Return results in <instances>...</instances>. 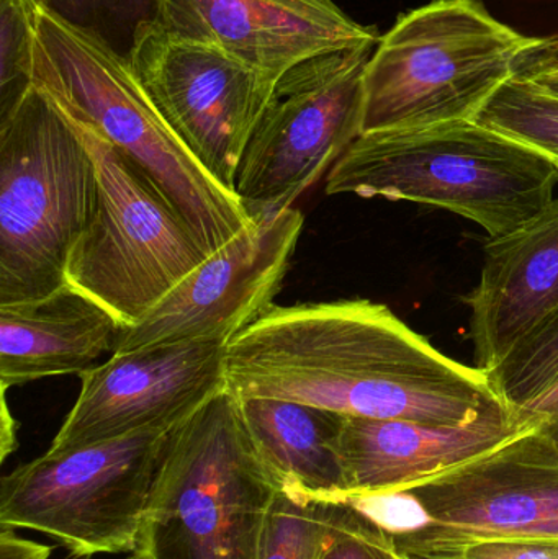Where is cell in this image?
<instances>
[{
  "instance_id": "28",
  "label": "cell",
  "mask_w": 558,
  "mask_h": 559,
  "mask_svg": "<svg viewBox=\"0 0 558 559\" xmlns=\"http://www.w3.org/2000/svg\"><path fill=\"white\" fill-rule=\"evenodd\" d=\"M52 547L20 537L16 528L0 525V559H49Z\"/></svg>"
},
{
  "instance_id": "21",
  "label": "cell",
  "mask_w": 558,
  "mask_h": 559,
  "mask_svg": "<svg viewBox=\"0 0 558 559\" xmlns=\"http://www.w3.org/2000/svg\"><path fill=\"white\" fill-rule=\"evenodd\" d=\"M475 121L539 151L558 166V97L530 79L514 75Z\"/></svg>"
},
{
  "instance_id": "11",
  "label": "cell",
  "mask_w": 558,
  "mask_h": 559,
  "mask_svg": "<svg viewBox=\"0 0 558 559\" xmlns=\"http://www.w3.org/2000/svg\"><path fill=\"white\" fill-rule=\"evenodd\" d=\"M128 71L187 150L235 192L242 154L278 78L161 28L144 36Z\"/></svg>"
},
{
  "instance_id": "32",
  "label": "cell",
  "mask_w": 558,
  "mask_h": 559,
  "mask_svg": "<svg viewBox=\"0 0 558 559\" xmlns=\"http://www.w3.org/2000/svg\"><path fill=\"white\" fill-rule=\"evenodd\" d=\"M393 559H413V558H409V557H406V555L400 554V551L396 550L395 545H393Z\"/></svg>"
},
{
  "instance_id": "12",
  "label": "cell",
  "mask_w": 558,
  "mask_h": 559,
  "mask_svg": "<svg viewBox=\"0 0 558 559\" xmlns=\"http://www.w3.org/2000/svg\"><path fill=\"white\" fill-rule=\"evenodd\" d=\"M298 210L252 218L140 322L123 328L114 354L190 341H225L274 306L304 231Z\"/></svg>"
},
{
  "instance_id": "25",
  "label": "cell",
  "mask_w": 558,
  "mask_h": 559,
  "mask_svg": "<svg viewBox=\"0 0 558 559\" xmlns=\"http://www.w3.org/2000/svg\"><path fill=\"white\" fill-rule=\"evenodd\" d=\"M321 559H393V542L356 512Z\"/></svg>"
},
{
  "instance_id": "3",
  "label": "cell",
  "mask_w": 558,
  "mask_h": 559,
  "mask_svg": "<svg viewBox=\"0 0 558 559\" xmlns=\"http://www.w3.org/2000/svg\"><path fill=\"white\" fill-rule=\"evenodd\" d=\"M275 481L239 400L218 391L170 436L138 534V559H259Z\"/></svg>"
},
{
  "instance_id": "29",
  "label": "cell",
  "mask_w": 558,
  "mask_h": 559,
  "mask_svg": "<svg viewBox=\"0 0 558 559\" xmlns=\"http://www.w3.org/2000/svg\"><path fill=\"white\" fill-rule=\"evenodd\" d=\"M523 413L539 419V430L558 450V381L536 401L523 407Z\"/></svg>"
},
{
  "instance_id": "8",
  "label": "cell",
  "mask_w": 558,
  "mask_h": 559,
  "mask_svg": "<svg viewBox=\"0 0 558 559\" xmlns=\"http://www.w3.org/2000/svg\"><path fill=\"white\" fill-rule=\"evenodd\" d=\"M180 423L58 455L46 452L20 465L0 485V525L46 535L74 559L133 555L154 479Z\"/></svg>"
},
{
  "instance_id": "22",
  "label": "cell",
  "mask_w": 558,
  "mask_h": 559,
  "mask_svg": "<svg viewBox=\"0 0 558 559\" xmlns=\"http://www.w3.org/2000/svg\"><path fill=\"white\" fill-rule=\"evenodd\" d=\"M495 393L513 409H523L558 381V314L521 342L494 370Z\"/></svg>"
},
{
  "instance_id": "19",
  "label": "cell",
  "mask_w": 558,
  "mask_h": 559,
  "mask_svg": "<svg viewBox=\"0 0 558 559\" xmlns=\"http://www.w3.org/2000/svg\"><path fill=\"white\" fill-rule=\"evenodd\" d=\"M39 10L130 69L144 36L159 28L163 0H36Z\"/></svg>"
},
{
  "instance_id": "17",
  "label": "cell",
  "mask_w": 558,
  "mask_h": 559,
  "mask_svg": "<svg viewBox=\"0 0 558 559\" xmlns=\"http://www.w3.org/2000/svg\"><path fill=\"white\" fill-rule=\"evenodd\" d=\"M121 322L66 283L51 295L0 306L2 390L59 374H82L117 347Z\"/></svg>"
},
{
  "instance_id": "15",
  "label": "cell",
  "mask_w": 558,
  "mask_h": 559,
  "mask_svg": "<svg viewBox=\"0 0 558 559\" xmlns=\"http://www.w3.org/2000/svg\"><path fill=\"white\" fill-rule=\"evenodd\" d=\"M484 252L464 301L475 361L487 373L558 314V197L526 225L490 238Z\"/></svg>"
},
{
  "instance_id": "27",
  "label": "cell",
  "mask_w": 558,
  "mask_h": 559,
  "mask_svg": "<svg viewBox=\"0 0 558 559\" xmlns=\"http://www.w3.org/2000/svg\"><path fill=\"white\" fill-rule=\"evenodd\" d=\"M547 41L549 38L536 51L523 59L518 74L530 79L544 91L558 97V55L547 46Z\"/></svg>"
},
{
  "instance_id": "9",
  "label": "cell",
  "mask_w": 558,
  "mask_h": 559,
  "mask_svg": "<svg viewBox=\"0 0 558 559\" xmlns=\"http://www.w3.org/2000/svg\"><path fill=\"white\" fill-rule=\"evenodd\" d=\"M377 45L327 52L278 78L236 173L249 218L292 209L363 134L364 74Z\"/></svg>"
},
{
  "instance_id": "4",
  "label": "cell",
  "mask_w": 558,
  "mask_h": 559,
  "mask_svg": "<svg viewBox=\"0 0 558 559\" xmlns=\"http://www.w3.org/2000/svg\"><path fill=\"white\" fill-rule=\"evenodd\" d=\"M547 38L521 35L484 0H431L396 19L364 74V133L475 121Z\"/></svg>"
},
{
  "instance_id": "2",
  "label": "cell",
  "mask_w": 558,
  "mask_h": 559,
  "mask_svg": "<svg viewBox=\"0 0 558 559\" xmlns=\"http://www.w3.org/2000/svg\"><path fill=\"white\" fill-rule=\"evenodd\" d=\"M558 166L477 121L364 133L331 167L328 195L438 206L501 238L556 197Z\"/></svg>"
},
{
  "instance_id": "1",
  "label": "cell",
  "mask_w": 558,
  "mask_h": 559,
  "mask_svg": "<svg viewBox=\"0 0 558 559\" xmlns=\"http://www.w3.org/2000/svg\"><path fill=\"white\" fill-rule=\"evenodd\" d=\"M226 388L351 417L459 426L511 413L487 373L370 299L272 306L226 342Z\"/></svg>"
},
{
  "instance_id": "6",
  "label": "cell",
  "mask_w": 558,
  "mask_h": 559,
  "mask_svg": "<svg viewBox=\"0 0 558 559\" xmlns=\"http://www.w3.org/2000/svg\"><path fill=\"white\" fill-rule=\"evenodd\" d=\"M95 192L87 144L55 98L33 85L0 120V306L66 285Z\"/></svg>"
},
{
  "instance_id": "31",
  "label": "cell",
  "mask_w": 558,
  "mask_h": 559,
  "mask_svg": "<svg viewBox=\"0 0 558 559\" xmlns=\"http://www.w3.org/2000/svg\"><path fill=\"white\" fill-rule=\"evenodd\" d=\"M547 46H549V48L553 49V51L557 52L558 55V36H556V38H549V41H547Z\"/></svg>"
},
{
  "instance_id": "16",
  "label": "cell",
  "mask_w": 558,
  "mask_h": 559,
  "mask_svg": "<svg viewBox=\"0 0 558 559\" xmlns=\"http://www.w3.org/2000/svg\"><path fill=\"white\" fill-rule=\"evenodd\" d=\"M539 424L537 417L518 409L459 426L346 416L341 433L347 479L343 498L408 488L484 455Z\"/></svg>"
},
{
  "instance_id": "23",
  "label": "cell",
  "mask_w": 558,
  "mask_h": 559,
  "mask_svg": "<svg viewBox=\"0 0 558 559\" xmlns=\"http://www.w3.org/2000/svg\"><path fill=\"white\" fill-rule=\"evenodd\" d=\"M36 0H0V120L35 85Z\"/></svg>"
},
{
  "instance_id": "24",
  "label": "cell",
  "mask_w": 558,
  "mask_h": 559,
  "mask_svg": "<svg viewBox=\"0 0 558 559\" xmlns=\"http://www.w3.org/2000/svg\"><path fill=\"white\" fill-rule=\"evenodd\" d=\"M360 518L392 538L416 534L431 524L423 502L406 489L395 491L359 492L341 499Z\"/></svg>"
},
{
  "instance_id": "5",
  "label": "cell",
  "mask_w": 558,
  "mask_h": 559,
  "mask_svg": "<svg viewBox=\"0 0 558 559\" xmlns=\"http://www.w3.org/2000/svg\"><path fill=\"white\" fill-rule=\"evenodd\" d=\"M35 84L68 117L130 157L169 200L206 254L222 249L252 219L170 130L131 72L38 10Z\"/></svg>"
},
{
  "instance_id": "13",
  "label": "cell",
  "mask_w": 558,
  "mask_h": 559,
  "mask_svg": "<svg viewBox=\"0 0 558 559\" xmlns=\"http://www.w3.org/2000/svg\"><path fill=\"white\" fill-rule=\"evenodd\" d=\"M225 341H190L111 354L79 374L81 393L49 445L69 452L186 419L225 390Z\"/></svg>"
},
{
  "instance_id": "30",
  "label": "cell",
  "mask_w": 558,
  "mask_h": 559,
  "mask_svg": "<svg viewBox=\"0 0 558 559\" xmlns=\"http://www.w3.org/2000/svg\"><path fill=\"white\" fill-rule=\"evenodd\" d=\"M5 391L2 390V432H0V455L2 462H5L10 453L15 452L16 449V423L10 416L9 406H7Z\"/></svg>"
},
{
  "instance_id": "20",
  "label": "cell",
  "mask_w": 558,
  "mask_h": 559,
  "mask_svg": "<svg viewBox=\"0 0 558 559\" xmlns=\"http://www.w3.org/2000/svg\"><path fill=\"white\" fill-rule=\"evenodd\" d=\"M354 515L346 502L278 489L265 518L259 559H321Z\"/></svg>"
},
{
  "instance_id": "7",
  "label": "cell",
  "mask_w": 558,
  "mask_h": 559,
  "mask_svg": "<svg viewBox=\"0 0 558 559\" xmlns=\"http://www.w3.org/2000/svg\"><path fill=\"white\" fill-rule=\"evenodd\" d=\"M68 118L94 157L97 192L87 228L69 255L66 283L130 328L209 254L143 169Z\"/></svg>"
},
{
  "instance_id": "33",
  "label": "cell",
  "mask_w": 558,
  "mask_h": 559,
  "mask_svg": "<svg viewBox=\"0 0 558 559\" xmlns=\"http://www.w3.org/2000/svg\"><path fill=\"white\" fill-rule=\"evenodd\" d=\"M88 559H92V558H88ZM123 559H138V558L134 557V555H130V557H127V558H123Z\"/></svg>"
},
{
  "instance_id": "18",
  "label": "cell",
  "mask_w": 558,
  "mask_h": 559,
  "mask_svg": "<svg viewBox=\"0 0 558 559\" xmlns=\"http://www.w3.org/2000/svg\"><path fill=\"white\" fill-rule=\"evenodd\" d=\"M239 407L259 456L281 489L333 501L346 495L341 456L346 416L269 397L239 400Z\"/></svg>"
},
{
  "instance_id": "26",
  "label": "cell",
  "mask_w": 558,
  "mask_h": 559,
  "mask_svg": "<svg viewBox=\"0 0 558 559\" xmlns=\"http://www.w3.org/2000/svg\"><path fill=\"white\" fill-rule=\"evenodd\" d=\"M429 559H558V544L482 542V544L468 545L467 548L451 557Z\"/></svg>"
},
{
  "instance_id": "10",
  "label": "cell",
  "mask_w": 558,
  "mask_h": 559,
  "mask_svg": "<svg viewBox=\"0 0 558 559\" xmlns=\"http://www.w3.org/2000/svg\"><path fill=\"white\" fill-rule=\"evenodd\" d=\"M405 489L431 519L390 537L406 557H451L482 542L558 544V450L539 426Z\"/></svg>"
},
{
  "instance_id": "14",
  "label": "cell",
  "mask_w": 558,
  "mask_h": 559,
  "mask_svg": "<svg viewBox=\"0 0 558 559\" xmlns=\"http://www.w3.org/2000/svg\"><path fill=\"white\" fill-rule=\"evenodd\" d=\"M159 28L274 78L307 59L382 38L333 0H163Z\"/></svg>"
},
{
  "instance_id": "34",
  "label": "cell",
  "mask_w": 558,
  "mask_h": 559,
  "mask_svg": "<svg viewBox=\"0 0 558 559\" xmlns=\"http://www.w3.org/2000/svg\"><path fill=\"white\" fill-rule=\"evenodd\" d=\"M413 559H415V558H413Z\"/></svg>"
}]
</instances>
